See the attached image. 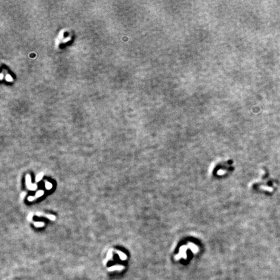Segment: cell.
Here are the masks:
<instances>
[{
  "label": "cell",
  "instance_id": "cell-1",
  "mask_svg": "<svg viewBox=\"0 0 280 280\" xmlns=\"http://www.w3.org/2000/svg\"><path fill=\"white\" fill-rule=\"evenodd\" d=\"M25 183L27 187H29V186H31V178L29 174H27L26 177H25Z\"/></svg>",
  "mask_w": 280,
  "mask_h": 280
},
{
  "label": "cell",
  "instance_id": "cell-2",
  "mask_svg": "<svg viewBox=\"0 0 280 280\" xmlns=\"http://www.w3.org/2000/svg\"><path fill=\"white\" fill-rule=\"evenodd\" d=\"M43 176H44V173H39L38 174H37V176H36V178H35V180H36V182H40V181L42 179Z\"/></svg>",
  "mask_w": 280,
  "mask_h": 280
},
{
  "label": "cell",
  "instance_id": "cell-3",
  "mask_svg": "<svg viewBox=\"0 0 280 280\" xmlns=\"http://www.w3.org/2000/svg\"><path fill=\"white\" fill-rule=\"evenodd\" d=\"M45 188H46V189H47V190H50L52 188L53 185H52V183H51L50 182H47V181H45Z\"/></svg>",
  "mask_w": 280,
  "mask_h": 280
},
{
  "label": "cell",
  "instance_id": "cell-4",
  "mask_svg": "<svg viewBox=\"0 0 280 280\" xmlns=\"http://www.w3.org/2000/svg\"><path fill=\"white\" fill-rule=\"evenodd\" d=\"M37 185L36 184V183H32L31 186H29V187H27V188L29 189H30V190H31V191H34V190H36L37 189Z\"/></svg>",
  "mask_w": 280,
  "mask_h": 280
},
{
  "label": "cell",
  "instance_id": "cell-5",
  "mask_svg": "<svg viewBox=\"0 0 280 280\" xmlns=\"http://www.w3.org/2000/svg\"><path fill=\"white\" fill-rule=\"evenodd\" d=\"M44 194V191H43V190H40V191H38V192H37V193L35 195V197H36V199H37V198H39L40 196H42Z\"/></svg>",
  "mask_w": 280,
  "mask_h": 280
},
{
  "label": "cell",
  "instance_id": "cell-6",
  "mask_svg": "<svg viewBox=\"0 0 280 280\" xmlns=\"http://www.w3.org/2000/svg\"><path fill=\"white\" fill-rule=\"evenodd\" d=\"M116 252H117V253H118V255H119V256H120V257H121V259H122V260H124V259H126V257L125 255V254H123V252H121V251H116Z\"/></svg>",
  "mask_w": 280,
  "mask_h": 280
},
{
  "label": "cell",
  "instance_id": "cell-7",
  "mask_svg": "<svg viewBox=\"0 0 280 280\" xmlns=\"http://www.w3.org/2000/svg\"><path fill=\"white\" fill-rule=\"evenodd\" d=\"M44 216L45 217H46L47 218H48V219H49L51 220H55V219H56V217H55V215H49V214L45 215L44 214Z\"/></svg>",
  "mask_w": 280,
  "mask_h": 280
},
{
  "label": "cell",
  "instance_id": "cell-8",
  "mask_svg": "<svg viewBox=\"0 0 280 280\" xmlns=\"http://www.w3.org/2000/svg\"><path fill=\"white\" fill-rule=\"evenodd\" d=\"M34 225L36 227H42L44 226V223L43 222H34Z\"/></svg>",
  "mask_w": 280,
  "mask_h": 280
},
{
  "label": "cell",
  "instance_id": "cell-9",
  "mask_svg": "<svg viewBox=\"0 0 280 280\" xmlns=\"http://www.w3.org/2000/svg\"><path fill=\"white\" fill-rule=\"evenodd\" d=\"M32 217H33V213H30L28 216H27V220L29 221H31L32 220Z\"/></svg>",
  "mask_w": 280,
  "mask_h": 280
},
{
  "label": "cell",
  "instance_id": "cell-10",
  "mask_svg": "<svg viewBox=\"0 0 280 280\" xmlns=\"http://www.w3.org/2000/svg\"><path fill=\"white\" fill-rule=\"evenodd\" d=\"M35 199H36V197H35V196H29V197L27 198V199H28V200H29V201H32V200H34Z\"/></svg>",
  "mask_w": 280,
  "mask_h": 280
},
{
  "label": "cell",
  "instance_id": "cell-11",
  "mask_svg": "<svg viewBox=\"0 0 280 280\" xmlns=\"http://www.w3.org/2000/svg\"><path fill=\"white\" fill-rule=\"evenodd\" d=\"M26 195V193H25V192H23V193H21V195H20V196H21V199H24V197H25V196Z\"/></svg>",
  "mask_w": 280,
  "mask_h": 280
},
{
  "label": "cell",
  "instance_id": "cell-12",
  "mask_svg": "<svg viewBox=\"0 0 280 280\" xmlns=\"http://www.w3.org/2000/svg\"><path fill=\"white\" fill-rule=\"evenodd\" d=\"M36 215H37V216H42V215H44V214H43L42 213L37 212V213H36Z\"/></svg>",
  "mask_w": 280,
  "mask_h": 280
}]
</instances>
